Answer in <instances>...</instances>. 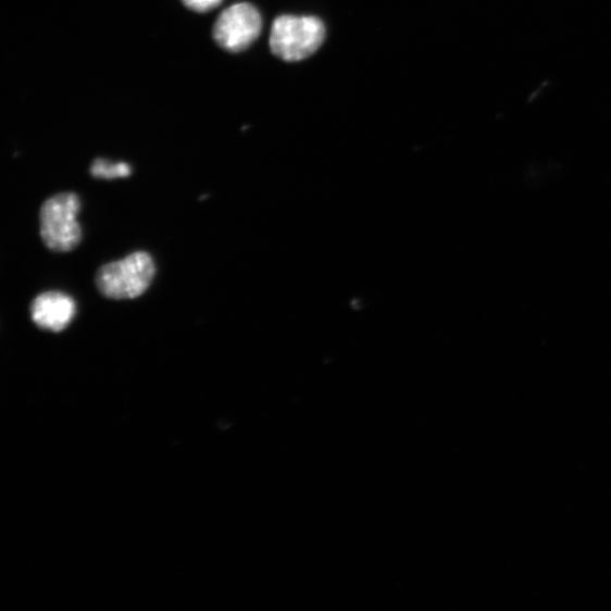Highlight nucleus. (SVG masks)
I'll list each match as a JSON object with an SVG mask.
<instances>
[{"mask_svg": "<svg viewBox=\"0 0 611 611\" xmlns=\"http://www.w3.org/2000/svg\"><path fill=\"white\" fill-rule=\"evenodd\" d=\"M157 267L147 252H135L125 259L102 265L96 275L99 292L113 300L135 299L148 291Z\"/></svg>", "mask_w": 611, "mask_h": 611, "instance_id": "obj_1", "label": "nucleus"}, {"mask_svg": "<svg viewBox=\"0 0 611 611\" xmlns=\"http://www.w3.org/2000/svg\"><path fill=\"white\" fill-rule=\"evenodd\" d=\"M325 35L324 23L319 17L282 15L273 23L270 48L277 59L300 62L320 49Z\"/></svg>", "mask_w": 611, "mask_h": 611, "instance_id": "obj_2", "label": "nucleus"}, {"mask_svg": "<svg viewBox=\"0 0 611 611\" xmlns=\"http://www.w3.org/2000/svg\"><path fill=\"white\" fill-rule=\"evenodd\" d=\"M80 200L75 192H60L49 198L41 207L40 236L52 252L67 253L82 240L77 221Z\"/></svg>", "mask_w": 611, "mask_h": 611, "instance_id": "obj_3", "label": "nucleus"}, {"mask_svg": "<svg viewBox=\"0 0 611 611\" xmlns=\"http://www.w3.org/2000/svg\"><path fill=\"white\" fill-rule=\"evenodd\" d=\"M262 24L257 8L247 3L235 4L217 17L213 27V37L225 50L242 51L260 37Z\"/></svg>", "mask_w": 611, "mask_h": 611, "instance_id": "obj_4", "label": "nucleus"}, {"mask_svg": "<svg viewBox=\"0 0 611 611\" xmlns=\"http://www.w3.org/2000/svg\"><path fill=\"white\" fill-rule=\"evenodd\" d=\"M30 315L39 328L62 332L76 315V302L61 291L43 292L32 302Z\"/></svg>", "mask_w": 611, "mask_h": 611, "instance_id": "obj_5", "label": "nucleus"}, {"mask_svg": "<svg viewBox=\"0 0 611 611\" xmlns=\"http://www.w3.org/2000/svg\"><path fill=\"white\" fill-rule=\"evenodd\" d=\"M90 173L95 178L116 179L128 177L132 169L125 162L113 163L104 159H97L91 165Z\"/></svg>", "mask_w": 611, "mask_h": 611, "instance_id": "obj_6", "label": "nucleus"}, {"mask_svg": "<svg viewBox=\"0 0 611 611\" xmlns=\"http://www.w3.org/2000/svg\"><path fill=\"white\" fill-rule=\"evenodd\" d=\"M189 10L198 13H207L217 8L222 0H182Z\"/></svg>", "mask_w": 611, "mask_h": 611, "instance_id": "obj_7", "label": "nucleus"}]
</instances>
